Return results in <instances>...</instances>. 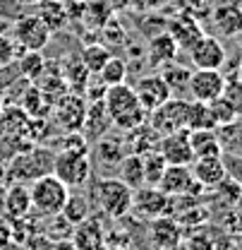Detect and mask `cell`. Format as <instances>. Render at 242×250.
<instances>
[{
  "label": "cell",
  "instance_id": "cell-1",
  "mask_svg": "<svg viewBox=\"0 0 242 250\" xmlns=\"http://www.w3.org/2000/svg\"><path fill=\"white\" fill-rule=\"evenodd\" d=\"M103 104L111 113V121L115 127H120L122 132H132L137 130L139 125L147 123L149 118V111L142 106V101L137 99V94L132 87H127L125 82L122 84H113L106 89L103 96Z\"/></svg>",
  "mask_w": 242,
  "mask_h": 250
},
{
  "label": "cell",
  "instance_id": "cell-2",
  "mask_svg": "<svg viewBox=\"0 0 242 250\" xmlns=\"http://www.w3.org/2000/svg\"><path fill=\"white\" fill-rule=\"evenodd\" d=\"M53 161H56V152H51L48 147L31 145L7 164V176L19 183H34L36 178L53 173Z\"/></svg>",
  "mask_w": 242,
  "mask_h": 250
},
{
  "label": "cell",
  "instance_id": "cell-3",
  "mask_svg": "<svg viewBox=\"0 0 242 250\" xmlns=\"http://www.w3.org/2000/svg\"><path fill=\"white\" fill-rule=\"evenodd\" d=\"M29 190H31V209L38 217H51V214L62 212V207H65V202L70 197V188L53 173L36 178L29 186Z\"/></svg>",
  "mask_w": 242,
  "mask_h": 250
},
{
  "label": "cell",
  "instance_id": "cell-4",
  "mask_svg": "<svg viewBox=\"0 0 242 250\" xmlns=\"http://www.w3.org/2000/svg\"><path fill=\"white\" fill-rule=\"evenodd\" d=\"M132 195H134V190L127 183H122L120 178H98L93 186L96 202L113 219H120L132 212Z\"/></svg>",
  "mask_w": 242,
  "mask_h": 250
},
{
  "label": "cell",
  "instance_id": "cell-5",
  "mask_svg": "<svg viewBox=\"0 0 242 250\" xmlns=\"http://www.w3.org/2000/svg\"><path fill=\"white\" fill-rule=\"evenodd\" d=\"M89 173H91L89 152H82V149H58L56 152L53 176H58L70 190L84 186Z\"/></svg>",
  "mask_w": 242,
  "mask_h": 250
},
{
  "label": "cell",
  "instance_id": "cell-6",
  "mask_svg": "<svg viewBox=\"0 0 242 250\" xmlns=\"http://www.w3.org/2000/svg\"><path fill=\"white\" fill-rule=\"evenodd\" d=\"M187 108H189V99L170 96L168 101H163L161 106H156L151 113H149L147 123L163 137L168 132H175V130L187 127Z\"/></svg>",
  "mask_w": 242,
  "mask_h": 250
},
{
  "label": "cell",
  "instance_id": "cell-7",
  "mask_svg": "<svg viewBox=\"0 0 242 250\" xmlns=\"http://www.w3.org/2000/svg\"><path fill=\"white\" fill-rule=\"evenodd\" d=\"M51 113L56 116V123L60 125L65 132L82 130L84 116H87V101H84V94H77V92L60 94V96L53 101V111H51Z\"/></svg>",
  "mask_w": 242,
  "mask_h": 250
},
{
  "label": "cell",
  "instance_id": "cell-8",
  "mask_svg": "<svg viewBox=\"0 0 242 250\" xmlns=\"http://www.w3.org/2000/svg\"><path fill=\"white\" fill-rule=\"evenodd\" d=\"M12 39L22 51H43L51 41V31L41 22L38 15H24L17 20L12 29Z\"/></svg>",
  "mask_w": 242,
  "mask_h": 250
},
{
  "label": "cell",
  "instance_id": "cell-9",
  "mask_svg": "<svg viewBox=\"0 0 242 250\" xmlns=\"http://www.w3.org/2000/svg\"><path fill=\"white\" fill-rule=\"evenodd\" d=\"M158 188L166 195H170V197H180V195L194 197V195H199L204 190L202 183L194 181L192 168L189 166H180V164H168L166 166V171H163V176L158 181Z\"/></svg>",
  "mask_w": 242,
  "mask_h": 250
},
{
  "label": "cell",
  "instance_id": "cell-10",
  "mask_svg": "<svg viewBox=\"0 0 242 250\" xmlns=\"http://www.w3.org/2000/svg\"><path fill=\"white\" fill-rule=\"evenodd\" d=\"M170 205H173V197L166 195L158 186L134 188V195H132V209L139 212L142 217H149V219L163 217V214H168Z\"/></svg>",
  "mask_w": 242,
  "mask_h": 250
},
{
  "label": "cell",
  "instance_id": "cell-11",
  "mask_svg": "<svg viewBox=\"0 0 242 250\" xmlns=\"http://www.w3.org/2000/svg\"><path fill=\"white\" fill-rule=\"evenodd\" d=\"M189 61L194 67H202V70H221L225 65V48L223 43L209 36V34H202L189 48Z\"/></svg>",
  "mask_w": 242,
  "mask_h": 250
},
{
  "label": "cell",
  "instance_id": "cell-12",
  "mask_svg": "<svg viewBox=\"0 0 242 250\" xmlns=\"http://www.w3.org/2000/svg\"><path fill=\"white\" fill-rule=\"evenodd\" d=\"M223 87H225V75L221 70H192V77H189V87H187V94L189 99L194 101H213L223 94Z\"/></svg>",
  "mask_w": 242,
  "mask_h": 250
},
{
  "label": "cell",
  "instance_id": "cell-13",
  "mask_svg": "<svg viewBox=\"0 0 242 250\" xmlns=\"http://www.w3.org/2000/svg\"><path fill=\"white\" fill-rule=\"evenodd\" d=\"M158 152L168 164H180V166H192L194 152H192V142H189V130L182 127L175 132H168L158 140Z\"/></svg>",
  "mask_w": 242,
  "mask_h": 250
},
{
  "label": "cell",
  "instance_id": "cell-14",
  "mask_svg": "<svg viewBox=\"0 0 242 250\" xmlns=\"http://www.w3.org/2000/svg\"><path fill=\"white\" fill-rule=\"evenodd\" d=\"M137 99L142 101V106L151 113L156 106H161L163 101H168L173 94H170V87L166 84V80L161 77V72H153V75H144L139 77L137 87H132Z\"/></svg>",
  "mask_w": 242,
  "mask_h": 250
},
{
  "label": "cell",
  "instance_id": "cell-15",
  "mask_svg": "<svg viewBox=\"0 0 242 250\" xmlns=\"http://www.w3.org/2000/svg\"><path fill=\"white\" fill-rule=\"evenodd\" d=\"M111 127H113V121H111V113H108L103 99L91 101L89 106H87V116H84V123H82L79 132L87 137V142L91 145V142L101 140L103 135H108Z\"/></svg>",
  "mask_w": 242,
  "mask_h": 250
},
{
  "label": "cell",
  "instance_id": "cell-16",
  "mask_svg": "<svg viewBox=\"0 0 242 250\" xmlns=\"http://www.w3.org/2000/svg\"><path fill=\"white\" fill-rule=\"evenodd\" d=\"M192 176L197 183L204 188H216L225 176H228V166L223 161V156H199L192 161Z\"/></svg>",
  "mask_w": 242,
  "mask_h": 250
},
{
  "label": "cell",
  "instance_id": "cell-17",
  "mask_svg": "<svg viewBox=\"0 0 242 250\" xmlns=\"http://www.w3.org/2000/svg\"><path fill=\"white\" fill-rule=\"evenodd\" d=\"M2 214L15 221V219H27L31 214V190L27 183L12 181V186L5 190V209Z\"/></svg>",
  "mask_w": 242,
  "mask_h": 250
},
{
  "label": "cell",
  "instance_id": "cell-18",
  "mask_svg": "<svg viewBox=\"0 0 242 250\" xmlns=\"http://www.w3.org/2000/svg\"><path fill=\"white\" fill-rule=\"evenodd\" d=\"M72 243L77 246V250H103L106 233H103L101 221L91 214L84 221H79L72 231Z\"/></svg>",
  "mask_w": 242,
  "mask_h": 250
},
{
  "label": "cell",
  "instance_id": "cell-19",
  "mask_svg": "<svg viewBox=\"0 0 242 250\" xmlns=\"http://www.w3.org/2000/svg\"><path fill=\"white\" fill-rule=\"evenodd\" d=\"M151 241L156 243L158 250H175L182 241V226L178 219L168 217H156L151 221Z\"/></svg>",
  "mask_w": 242,
  "mask_h": 250
},
{
  "label": "cell",
  "instance_id": "cell-20",
  "mask_svg": "<svg viewBox=\"0 0 242 250\" xmlns=\"http://www.w3.org/2000/svg\"><path fill=\"white\" fill-rule=\"evenodd\" d=\"M31 82H34L41 92H46L48 96H53V99H58L60 94L70 92V89H67V82H65V77H62L60 62H53V61L43 62L41 72H38Z\"/></svg>",
  "mask_w": 242,
  "mask_h": 250
},
{
  "label": "cell",
  "instance_id": "cell-21",
  "mask_svg": "<svg viewBox=\"0 0 242 250\" xmlns=\"http://www.w3.org/2000/svg\"><path fill=\"white\" fill-rule=\"evenodd\" d=\"M178 41L173 39L170 31H163L149 41V62L156 67H163L166 62H173L178 56Z\"/></svg>",
  "mask_w": 242,
  "mask_h": 250
},
{
  "label": "cell",
  "instance_id": "cell-22",
  "mask_svg": "<svg viewBox=\"0 0 242 250\" xmlns=\"http://www.w3.org/2000/svg\"><path fill=\"white\" fill-rule=\"evenodd\" d=\"M60 70H62V77L67 82V89L70 92H77V94H84L87 84L91 80V72L84 67V62L79 56H67V61L60 62Z\"/></svg>",
  "mask_w": 242,
  "mask_h": 250
},
{
  "label": "cell",
  "instance_id": "cell-23",
  "mask_svg": "<svg viewBox=\"0 0 242 250\" xmlns=\"http://www.w3.org/2000/svg\"><path fill=\"white\" fill-rule=\"evenodd\" d=\"M189 142H192L194 159H199V156H223V142L218 137V127L216 130H189Z\"/></svg>",
  "mask_w": 242,
  "mask_h": 250
},
{
  "label": "cell",
  "instance_id": "cell-24",
  "mask_svg": "<svg viewBox=\"0 0 242 250\" xmlns=\"http://www.w3.org/2000/svg\"><path fill=\"white\" fill-rule=\"evenodd\" d=\"M213 24L221 36H240L242 34V10L238 5H221L213 10Z\"/></svg>",
  "mask_w": 242,
  "mask_h": 250
},
{
  "label": "cell",
  "instance_id": "cell-25",
  "mask_svg": "<svg viewBox=\"0 0 242 250\" xmlns=\"http://www.w3.org/2000/svg\"><path fill=\"white\" fill-rule=\"evenodd\" d=\"M36 7H38V10H36V15L41 17V22L48 27L51 34H56L58 29H62V27H65V22L70 20V15H67V10H65L62 0H41Z\"/></svg>",
  "mask_w": 242,
  "mask_h": 250
},
{
  "label": "cell",
  "instance_id": "cell-26",
  "mask_svg": "<svg viewBox=\"0 0 242 250\" xmlns=\"http://www.w3.org/2000/svg\"><path fill=\"white\" fill-rule=\"evenodd\" d=\"M161 77L166 80V84L170 87V94L173 96H182L189 87V77H192V70L185 67L180 62H166L163 70H161Z\"/></svg>",
  "mask_w": 242,
  "mask_h": 250
},
{
  "label": "cell",
  "instance_id": "cell-27",
  "mask_svg": "<svg viewBox=\"0 0 242 250\" xmlns=\"http://www.w3.org/2000/svg\"><path fill=\"white\" fill-rule=\"evenodd\" d=\"M216 118L211 113V106L206 101H194L189 99L187 108V130H216Z\"/></svg>",
  "mask_w": 242,
  "mask_h": 250
},
{
  "label": "cell",
  "instance_id": "cell-28",
  "mask_svg": "<svg viewBox=\"0 0 242 250\" xmlns=\"http://www.w3.org/2000/svg\"><path fill=\"white\" fill-rule=\"evenodd\" d=\"M118 171H120V181L127 183L132 190L144 186V159H142V154L132 152V154L122 156V161L118 164Z\"/></svg>",
  "mask_w": 242,
  "mask_h": 250
},
{
  "label": "cell",
  "instance_id": "cell-29",
  "mask_svg": "<svg viewBox=\"0 0 242 250\" xmlns=\"http://www.w3.org/2000/svg\"><path fill=\"white\" fill-rule=\"evenodd\" d=\"M93 145H96V156L103 166H118L125 156L122 154V142L118 137H113L111 132L103 135L101 140H96Z\"/></svg>",
  "mask_w": 242,
  "mask_h": 250
},
{
  "label": "cell",
  "instance_id": "cell-30",
  "mask_svg": "<svg viewBox=\"0 0 242 250\" xmlns=\"http://www.w3.org/2000/svg\"><path fill=\"white\" fill-rule=\"evenodd\" d=\"M170 34H173V39L178 41V46L182 48H189L199 36H202V29H199V24L194 22V20H189V17H180V20H175L173 24H170Z\"/></svg>",
  "mask_w": 242,
  "mask_h": 250
},
{
  "label": "cell",
  "instance_id": "cell-31",
  "mask_svg": "<svg viewBox=\"0 0 242 250\" xmlns=\"http://www.w3.org/2000/svg\"><path fill=\"white\" fill-rule=\"evenodd\" d=\"M79 58H82L84 67L89 70L91 75H98L101 67H103V65L108 62V58H111V51H108L103 43H89V46L82 48Z\"/></svg>",
  "mask_w": 242,
  "mask_h": 250
},
{
  "label": "cell",
  "instance_id": "cell-32",
  "mask_svg": "<svg viewBox=\"0 0 242 250\" xmlns=\"http://www.w3.org/2000/svg\"><path fill=\"white\" fill-rule=\"evenodd\" d=\"M142 159H144V186H158L168 161L163 159V154L158 149H153L149 154H142Z\"/></svg>",
  "mask_w": 242,
  "mask_h": 250
},
{
  "label": "cell",
  "instance_id": "cell-33",
  "mask_svg": "<svg viewBox=\"0 0 242 250\" xmlns=\"http://www.w3.org/2000/svg\"><path fill=\"white\" fill-rule=\"evenodd\" d=\"M125 77H127V62L122 61V58H115V56H111L108 62H106V65L101 67V72H98V80H101L106 87L122 84Z\"/></svg>",
  "mask_w": 242,
  "mask_h": 250
},
{
  "label": "cell",
  "instance_id": "cell-34",
  "mask_svg": "<svg viewBox=\"0 0 242 250\" xmlns=\"http://www.w3.org/2000/svg\"><path fill=\"white\" fill-rule=\"evenodd\" d=\"M62 214L67 217V221H72V224L77 226L79 221H84V219L91 214L89 200L82 197V195H72V192H70V197H67V202H65V207H62Z\"/></svg>",
  "mask_w": 242,
  "mask_h": 250
},
{
  "label": "cell",
  "instance_id": "cell-35",
  "mask_svg": "<svg viewBox=\"0 0 242 250\" xmlns=\"http://www.w3.org/2000/svg\"><path fill=\"white\" fill-rule=\"evenodd\" d=\"M48 219V224H46V229H43V233L48 236V238H53V241H60V238H72V231H74V224L72 221H67V217L58 212V214H51V217H43Z\"/></svg>",
  "mask_w": 242,
  "mask_h": 250
},
{
  "label": "cell",
  "instance_id": "cell-36",
  "mask_svg": "<svg viewBox=\"0 0 242 250\" xmlns=\"http://www.w3.org/2000/svg\"><path fill=\"white\" fill-rule=\"evenodd\" d=\"M43 62H46V58H43L41 51H24L19 56V61H17V67H19V72H22L24 80H34L41 72Z\"/></svg>",
  "mask_w": 242,
  "mask_h": 250
},
{
  "label": "cell",
  "instance_id": "cell-37",
  "mask_svg": "<svg viewBox=\"0 0 242 250\" xmlns=\"http://www.w3.org/2000/svg\"><path fill=\"white\" fill-rule=\"evenodd\" d=\"M209 106H211V113H213V118H216V125H218V127L233 125L235 121H238V113H235V111H233V106L223 99V94H221L218 99L209 101Z\"/></svg>",
  "mask_w": 242,
  "mask_h": 250
},
{
  "label": "cell",
  "instance_id": "cell-38",
  "mask_svg": "<svg viewBox=\"0 0 242 250\" xmlns=\"http://www.w3.org/2000/svg\"><path fill=\"white\" fill-rule=\"evenodd\" d=\"M223 99L233 106V111L238 113V118H242V77H225Z\"/></svg>",
  "mask_w": 242,
  "mask_h": 250
},
{
  "label": "cell",
  "instance_id": "cell-39",
  "mask_svg": "<svg viewBox=\"0 0 242 250\" xmlns=\"http://www.w3.org/2000/svg\"><path fill=\"white\" fill-rule=\"evenodd\" d=\"M209 219V209L206 207H192V209H182L178 214V224L187 226V229H199V224H204Z\"/></svg>",
  "mask_w": 242,
  "mask_h": 250
},
{
  "label": "cell",
  "instance_id": "cell-40",
  "mask_svg": "<svg viewBox=\"0 0 242 250\" xmlns=\"http://www.w3.org/2000/svg\"><path fill=\"white\" fill-rule=\"evenodd\" d=\"M185 250H216V241L202 229H194V233H189L185 241Z\"/></svg>",
  "mask_w": 242,
  "mask_h": 250
},
{
  "label": "cell",
  "instance_id": "cell-41",
  "mask_svg": "<svg viewBox=\"0 0 242 250\" xmlns=\"http://www.w3.org/2000/svg\"><path fill=\"white\" fill-rule=\"evenodd\" d=\"M24 243H27V248L29 250H53V238H48V236L41 233V231L31 233Z\"/></svg>",
  "mask_w": 242,
  "mask_h": 250
},
{
  "label": "cell",
  "instance_id": "cell-42",
  "mask_svg": "<svg viewBox=\"0 0 242 250\" xmlns=\"http://www.w3.org/2000/svg\"><path fill=\"white\" fill-rule=\"evenodd\" d=\"M15 53H17V43H15V39H0V65L12 62L15 61Z\"/></svg>",
  "mask_w": 242,
  "mask_h": 250
},
{
  "label": "cell",
  "instance_id": "cell-43",
  "mask_svg": "<svg viewBox=\"0 0 242 250\" xmlns=\"http://www.w3.org/2000/svg\"><path fill=\"white\" fill-rule=\"evenodd\" d=\"M12 243V224L10 219H5V214H0V250H5Z\"/></svg>",
  "mask_w": 242,
  "mask_h": 250
},
{
  "label": "cell",
  "instance_id": "cell-44",
  "mask_svg": "<svg viewBox=\"0 0 242 250\" xmlns=\"http://www.w3.org/2000/svg\"><path fill=\"white\" fill-rule=\"evenodd\" d=\"M53 250H77V246L72 243V238H60V241H53Z\"/></svg>",
  "mask_w": 242,
  "mask_h": 250
},
{
  "label": "cell",
  "instance_id": "cell-45",
  "mask_svg": "<svg viewBox=\"0 0 242 250\" xmlns=\"http://www.w3.org/2000/svg\"><path fill=\"white\" fill-rule=\"evenodd\" d=\"M5 190H7V188L2 186V181H0V214H2V209H5Z\"/></svg>",
  "mask_w": 242,
  "mask_h": 250
},
{
  "label": "cell",
  "instance_id": "cell-46",
  "mask_svg": "<svg viewBox=\"0 0 242 250\" xmlns=\"http://www.w3.org/2000/svg\"><path fill=\"white\" fill-rule=\"evenodd\" d=\"M17 2H19V5H38L41 0H17Z\"/></svg>",
  "mask_w": 242,
  "mask_h": 250
},
{
  "label": "cell",
  "instance_id": "cell-47",
  "mask_svg": "<svg viewBox=\"0 0 242 250\" xmlns=\"http://www.w3.org/2000/svg\"><path fill=\"white\" fill-rule=\"evenodd\" d=\"M2 106H5V89L0 87V108H2Z\"/></svg>",
  "mask_w": 242,
  "mask_h": 250
},
{
  "label": "cell",
  "instance_id": "cell-48",
  "mask_svg": "<svg viewBox=\"0 0 242 250\" xmlns=\"http://www.w3.org/2000/svg\"><path fill=\"white\" fill-rule=\"evenodd\" d=\"M238 70H240V75H242V48H240V53H238Z\"/></svg>",
  "mask_w": 242,
  "mask_h": 250
},
{
  "label": "cell",
  "instance_id": "cell-49",
  "mask_svg": "<svg viewBox=\"0 0 242 250\" xmlns=\"http://www.w3.org/2000/svg\"><path fill=\"white\" fill-rule=\"evenodd\" d=\"M0 135H2V121H0Z\"/></svg>",
  "mask_w": 242,
  "mask_h": 250
},
{
  "label": "cell",
  "instance_id": "cell-50",
  "mask_svg": "<svg viewBox=\"0 0 242 250\" xmlns=\"http://www.w3.org/2000/svg\"><path fill=\"white\" fill-rule=\"evenodd\" d=\"M240 246H242V231H240Z\"/></svg>",
  "mask_w": 242,
  "mask_h": 250
}]
</instances>
